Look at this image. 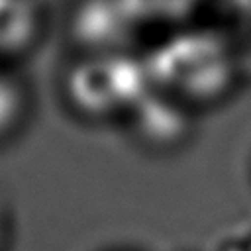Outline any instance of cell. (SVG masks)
I'll return each instance as SVG.
<instances>
[{"label":"cell","instance_id":"5","mask_svg":"<svg viewBox=\"0 0 251 251\" xmlns=\"http://www.w3.org/2000/svg\"><path fill=\"white\" fill-rule=\"evenodd\" d=\"M139 24H176L200 10L206 0H124Z\"/></svg>","mask_w":251,"mask_h":251},{"label":"cell","instance_id":"7","mask_svg":"<svg viewBox=\"0 0 251 251\" xmlns=\"http://www.w3.org/2000/svg\"><path fill=\"white\" fill-rule=\"evenodd\" d=\"M4 239H6V231H4V222H2V218H0V251H2Z\"/></svg>","mask_w":251,"mask_h":251},{"label":"cell","instance_id":"6","mask_svg":"<svg viewBox=\"0 0 251 251\" xmlns=\"http://www.w3.org/2000/svg\"><path fill=\"white\" fill-rule=\"evenodd\" d=\"M235 4H237L241 10H245V12L251 16V0H235Z\"/></svg>","mask_w":251,"mask_h":251},{"label":"cell","instance_id":"2","mask_svg":"<svg viewBox=\"0 0 251 251\" xmlns=\"http://www.w3.org/2000/svg\"><path fill=\"white\" fill-rule=\"evenodd\" d=\"M71 104L88 118L131 112L151 90L145 59L127 53H100L78 61L67 75Z\"/></svg>","mask_w":251,"mask_h":251},{"label":"cell","instance_id":"3","mask_svg":"<svg viewBox=\"0 0 251 251\" xmlns=\"http://www.w3.org/2000/svg\"><path fill=\"white\" fill-rule=\"evenodd\" d=\"M137 25L124 0H82L73 20L75 35L90 55L122 53Z\"/></svg>","mask_w":251,"mask_h":251},{"label":"cell","instance_id":"4","mask_svg":"<svg viewBox=\"0 0 251 251\" xmlns=\"http://www.w3.org/2000/svg\"><path fill=\"white\" fill-rule=\"evenodd\" d=\"M131 114L135 131L153 147H173L188 129L186 114L178 108V100L157 90H151Z\"/></svg>","mask_w":251,"mask_h":251},{"label":"cell","instance_id":"1","mask_svg":"<svg viewBox=\"0 0 251 251\" xmlns=\"http://www.w3.org/2000/svg\"><path fill=\"white\" fill-rule=\"evenodd\" d=\"M153 90L178 102H210L233 82L229 45L214 31L190 29L169 37L145 59Z\"/></svg>","mask_w":251,"mask_h":251}]
</instances>
